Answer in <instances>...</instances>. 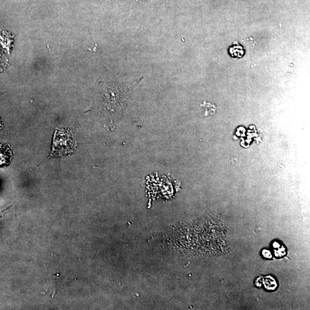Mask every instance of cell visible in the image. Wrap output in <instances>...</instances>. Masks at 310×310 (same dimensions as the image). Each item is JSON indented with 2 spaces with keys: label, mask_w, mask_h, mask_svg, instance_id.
Returning a JSON list of instances; mask_svg holds the SVG:
<instances>
[{
  "label": "cell",
  "mask_w": 310,
  "mask_h": 310,
  "mask_svg": "<svg viewBox=\"0 0 310 310\" xmlns=\"http://www.w3.org/2000/svg\"><path fill=\"white\" fill-rule=\"evenodd\" d=\"M77 141L71 131L57 129L53 135L52 148L50 157L71 155L77 149Z\"/></svg>",
  "instance_id": "cell-1"
},
{
  "label": "cell",
  "mask_w": 310,
  "mask_h": 310,
  "mask_svg": "<svg viewBox=\"0 0 310 310\" xmlns=\"http://www.w3.org/2000/svg\"><path fill=\"white\" fill-rule=\"evenodd\" d=\"M12 152L7 144L0 143V167L11 163Z\"/></svg>",
  "instance_id": "cell-2"
},
{
  "label": "cell",
  "mask_w": 310,
  "mask_h": 310,
  "mask_svg": "<svg viewBox=\"0 0 310 310\" xmlns=\"http://www.w3.org/2000/svg\"><path fill=\"white\" fill-rule=\"evenodd\" d=\"M230 52L233 57H241L244 53L243 48L240 45H234L233 47L231 48Z\"/></svg>",
  "instance_id": "cell-3"
}]
</instances>
